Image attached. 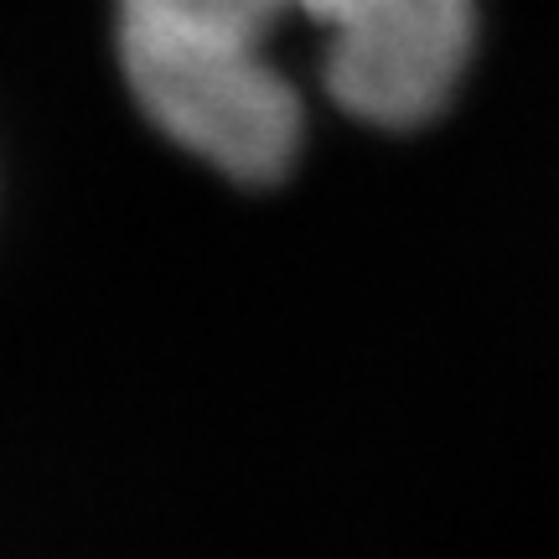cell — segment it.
Returning a JSON list of instances; mask_svg holds the SVG:
<instances>
[{
    "mask_svg": "<svg viewBox=\"0 0 559 559\" xmlns=\"http://www.w3.org/2000/svg\"><path fill=\"white\" fill-rule=\"evenodd\" d=\"M120 16H156L177 26H202V32H239V37H264L290 21V0H115Z\"/></svg>",
    "mask_w": 559,
    "mask_h": 559,
    "instance_id": "obj_3",
    "label": "cell"
},
{
    "mask_svg": "<svg viewBox=\"0 0 559 559\" xmlns=\"http://www.w3.org/2000/svg\"><path fill=\"white\" fill-rule=\"evenodd\" d=\"M115 58L145 124L239 187H275L306 151V94L275 41L115 11Z\"/></svg>",
    "mask_w": 559,
    "mask_h": 559,
    "instance_id": "obj_1",
    "label": "cell"
},
{
    "mask_svg": "<svg viewBox=\"0 0 559 559\" xmlns=\"http://www.w3.org/2000/svg\"><path fill=\"white\" fill-rule=\"evenodd\" d=\"M321 88L368 130L436 124L477 62V0H337L317 21Z\"/></svg>",
    "mask_w": 559,
    "mask_h": 559,
    "instance_id": "obj_2",
    "label": "cell"
}]
</instances>
